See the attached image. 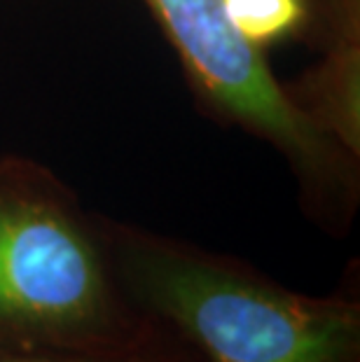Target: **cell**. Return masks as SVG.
<instances>
[{
    "label": "cell",
    "mask_w": 360,
    "mask_h": 362,
    "mask_svg": "<svg viewBox=\"0 0 360 362\" xmlns=\"http://www.w3.org/2000/svg\"><path fill=\"white\" fill-rule=\"evenodd\" d=\"M330 141L351 159L360 157V49L358 5L344 12L325 59L306 78L302 91H290Z\"/></svg>",
    "instance_id": "cell-4"
},
{
    "label": "cell",
    "mask_w": 360,
    "mask_h": 362,
    "mask_svg": "<svg viewBox=\"0 0 360 362\" xmlns=\"http://www.w3.org/2000/svg\"><path fill=\"white\" fill-rule=\"evenodd\" d=\"M0 362H199L178 337L162 329L155 339L124 351L108 353H40V356H0Z\"/></svg>",
    "instance_id": "cell-6"
},
{
    "label": "cell",
    "mask_w": 360,
    "mask_h": 362,
    "mask_svg": "<svg viewBox=\"0 0 360 362\" xmlns=\"http://www.w3.org/2000/svg\"><path fill=\"white\" fill-rule=\"evenodd\" d=\"M164 327L115 276L101 218L28 159H0V356L108 353Z\"/></svg>",
    "instance_id": "cell-2"
},
{
    "label": "cell",
    "mask_w": 360,
    "mask_h": 362,
    "mask_svg": "<svg viewBox=\"0 0 360 362\" xmlns=\"http://www.w3.org/2000/svg\"><path fill=\"white\" fill-rule=\"evenodd\" d=\"M206 105L272 143L300 182L309 218L349 232L358 208V161L309 119L274 78L262 49L236 33L222 0H145Z\"/></svg>",
    "instance_id": "cell-3"
},
{
    "label": "cell",
    "mask_w": 360,
    "mask_h": 362,
    "mask_svg": "<svg viewBox=\"0 0 360 362\" xmlns=\"http://www.w3.org/2000/svg\"><path fill=\"white\" fill-rule=\"evenodd\" d=\"M229 24L257 49L300 30L306 0H222Z\"/></svg>",
    "instance_id": "cell-5"
},
{
    "label": "cell",
    "mask_w": 360,
    "mask_h": 362,
    "mask_svg": "<svg viewBox=\"0 0 360 362\" xmlns=\"http://www.w3.org/2000/svg\"><path fill=\"white\" fill-rule=\"evenodd\" d=\"M115 276L199 362H360L356 288L304 295L248 262L101 218Z\"/></svg>",
    "instance_id": "cell-1"
}]
</instances>
